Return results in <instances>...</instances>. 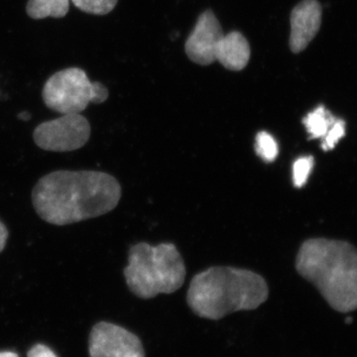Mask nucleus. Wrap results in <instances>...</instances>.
I'll list each match as a JSON object with an SVG mask.
<instances>
[{
    "label": "nucleus",
    "instance_id": "13",
    "mask_svg": "<svg viewBox=\"0 0 357 357\" xmlns=\"http://www.w3.org/2000/svg\"><path fill=\"white\" fill-rule=\"evenodd\" d=\"M256 153L266 162H273L279 153L278 145L271 134L261 131L256 135Z\"/></svg>",
    "mask_w": 357,
    "mask_h": 357
},
{
    "label": "nucleus",
    "instance_id": "20",
    "mask_svg": "<svg viewBox=\"0 0 357 357\" xmlns=\"http://www.w3.org/2000/svg\"><path fill=\"white\" fill-rule=\"evenodd\" d=\"M20 119H22V121H28L30 119V114L28 112H22V114H20Z\"/></svg>",
    "mask_w": 357,
    "mask_h": 357
},
{
    "label": "nucleus",
    "instance_id": "18",
    "mask_svg": "<svg viewBox=\"0 0 357 357\" xmlns=\"http://www.w3.org/2000/svg\"><path fill=\"white\" fill-rule=\"evenodd\" d=\"M9 232L6 225L0 220V253L6 248L7 239H8Z\"/></svg>",
    "mask_w": 357,
    "mask_h": 357
},
{
    "label": "nucleus",
    "instance_id": "16",
    "mask_svg": "<svg viewBox=\"0 0 357 357\" xmlns=\"http://www.w3.org/2000/svg\"><path fill=\"white\" fill-rule=\"evenodd\" d=\"M345 128H347V124L344 121L340 119H335L332 128L326 134L325 137L321 139V149L324 151H331L337 146L338 141L344 137Z\"/></svg>",
    "mask_w": 357,
    "mask_h": 357
},
{
    "label": "nucleus",
    "instance_id": "8",
    "mask_svg": "<svg viewBox=\"0 0 357 357\" xmlns=\"http://www.w3.org/2000/svg\"><path fill=\"white\" fill-rule=\"evenodd\" d=\"M225 36L222 25L211 10L199 15L197 24L185 45L188 57L196 64L208 66L215 61V51Z\"/></svg>",
    "mask_w": 357,
    "mask_h": 357
},
{
    "label": "nucleus",
    "instance_id": "1",
    "mask_svg": "<svg viewBox=\"0 0 357 357\" xmlns=\"http://www.w3.org/2000/svg\"><path fill=\"white\" fill-rule=\"evenodd\" d=\"M31 198L44 222L63 227L114 210L121 187L114 176L100 171L59 170L40 178Z\"/></svg>",
    "mask_w": 357,
    "mask_h": 357
},
{
    "label": "nucleus",
    "instance_id": "15",
    "mask_svg": "<svg viewBox=\"0 0 357 357\" xmlns=\"http://www.w3.org/2000/svg\"><path fill=\"white\" fill-rule=\"evenodd\" d=\"M314 160L312 156L301 157L293 165V182L296 188L306 185L307 178L314 167Z\"/></svg>",
    "mask_w": 357,
    "mask_h": 357
},
{
    "label": "nucleus",
    "instance_id": "7",
    "mask_svg": "<svg viewBox=\"0 0 357 357\" xmlns=\"http://www.w3.org/2000/svg\"><path fill=\"white\" fill-rule=\"evenodd\" d=\"M91 357H145L139 338L114 324H96L89 340Z\"/></svg>",
    "mask_w": 357,
    "mask_h": 357
},
{
    "label": "nucleus",
    "instance_id": "9",
    "mask_svg": "<svg viewBox=\"0 0 357 357\" xmlns=\"http://www.w3.org/2000/svg\"><path fill=\"white\" fill-rule=\"evenodd\" d=\"M323 9L318 0H303L291 13L290 49L298 54L309 46L318 34Z\"/></svg>",
    "mask_w": 357,
    "mask_h": 357
},
{
    "label": "nucleus",
    "instance_id": "12",
    "mask_svg": "<svg viewBox=\"0 0 357 357\" xmlns=\"http://www.w3.org/2000/svg\"><path fill=\"white\" fill-rule=\"evenodd\" d=\"M335 119H337L331 114L330 110L326 109L324 105H319L317 109L309 112L303 119V124L310 135L309 139H318V138L323 139L332 128Z\"/></svg>",
    "mask_w": 357,
    "mask_h": 357
},
{
    "label": "nucleus",
    "instance_id": "14",
    "mask_svg": "<svg viewBox=\"0 0 357 357\" xmlns=\"http://www.w3.org/2000/svg\"><path fill=\"white\" fill-rule=\"evenodd\" d=\"M119 0H73L75 6L86 13L105 15L114 10Z\"/></svg>",
    "mask_w": 357,
    "mask_h": 357
},
{
    "label": "nucleus",
    "instance_id": "11",
    "mask_svg": "<svg viewBox=\"0 0 357 357\" xmlns=\"http://www.w3.org/2000/svg\"><path fill=\"white\" fill-rule=\"evenodd\" d=\"M69 8L70 0H29L26 11L33 20H44L64 17Z\"/></svg>",
    "mask_w": 357,
    "mask_h": 357
},
{
    "label": "nucleus",
    "instance_id": "5",
    "mask_svg": "<svg viewBox=\"0 0 357 357\" xmlns=\"http://www.w3.org/2000/svg\"><path fill=\"white\" fill-rule=\"evenodd\" d=\"M45 105L60 114H81L95 103V84L83 70L70 68L56 73L43 89Z\"/></svg>",
    "mask_w": 357,
    "mask_h": 357
},
{
    "label": "nucleus",
    "instance_id": "4",
    "mask_svg": "<svg viewBox=\"0 0 357 357\" xmlns=\"http://www.w3.org/2000/svg\"><path fill=\"white\" fill-rule=\"evenodd\" d=\"M185 273L184 260L173 243L135 244L129 249L123 271L129 290L141 299L176 292L184 284Z\"/></svg>",
    "mask_w": 357,
    "mask_h": 357
},
{
    "label": "nucleus",
    "instance_id": "17",
    "mask_svg": "<svg viewBox=\"0 0 357 357\" xmlns=\"http://www.w3.org/2000/svg\"><path fill=\"white\" fill-rule=\"evenodd\" d=\"M28 357H58L55 352L44 344H36L28 352Z\"/></svg>",
    "mask_w": 357,
    "mask_h": 357
},
{
    "label": "nucleus",
    "instance_id": "3",
    "mask_svg": "<svg viewBox=\"0 0 357 357\" xmlns=\"http://www.w3.org/2000/svg\"><path fill=\"white\" fill-rule=\"evenodd\" d=\"M269 295L267 282L250 270L215 266L192 278L187 301L201 318L220 319L232 312L250 311Z\"/></svg>",
    "mask_w": 357,
    "mask_h": 357
},
{
    "label": "nucleus",
    "instance_id": "6",
    "mask_svg": "<svg viewBox=\"0 0 357 357\" xmlns=\"http://www.w3.org/2000/svg\"><path fill=\"white\" fill-rule=\"evenodd\" d=\"M91 137V126L81 114H63L35 128L33 139L46 151L70 152L84 147Z\"/></svg>",
    "mask_w": 357,
    "mask_h": 357
},
{
    "label": "nucleus",
    "instance_id": "2",
    "mask_svg": "<svg viewBox=\"0 0 357 357\" xmlns=\"http://www.w3.org/2000/svg\"><path fill=\"white\" fill-rule=\"evenodd\" d=\"M296 269L318 288L335 311L357 310V250L351 244L309 239L300 248Z\"/></svg>",
    "mask_w": 357,
    "mask_h": 357
},
{
    "label": "nucleus",
    "instance_id": "21",
    "mask_svg": "<svg viewBox=\"0 0 357 357\" xmlns=\"http://www.w3.org/2000/svg\"><path fill=\"white\" fill-rule=\"evenodd\" d=\"M352 321H354V319L351 318V317L345 319V324H347V325H351Z\"/></svg>",
    "mask_w": 357,
    "mask_h": 357
},
{
    "label": "nucleus",
    "instance_id": "19",
    "mask_svg": "<svg viewBox=\"0 0 357 357\" xmlns=\"http://www.w3.org/2000/svg\"><path fill=\"white\" fill-rule=\"evenodd\" d=\"M0 357H20L17 354L13 351H1L0 352Z\"/></svg>",
    "mask_w": 357,
    "mask_h": 357
},
{
    "label": "nucleus",
    "instance_id": "10",
    "mask_svg": "<svg viewBox=\"0 0 357 357\" xmlns=\"http://www.w3.org/2000/svg\"><path fill=\"white\" fill-rule=\"evenodd\" d=\"M250 46L248 39L238 31L225 35L215 51V61H218L230 70H241L248 66L250 59Z\"/></svg>",
    "mask_w": 357,
    "mask_h": 357
}]
</instances>
